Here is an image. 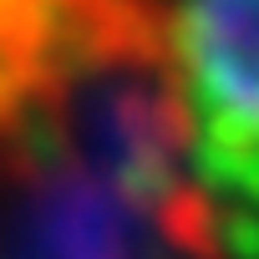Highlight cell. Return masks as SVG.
Instances as JSON below:
<instances>
[{
	"label": "cell",
	"mask_w": 259,
	"mask_h": 259,
	"mask_svg": "<svg viewBox=\"0 0 259 259\" xmlns=\"http://www.w3.org/2000/svg\"><path fill=\"white\" fill-rule=\"evenodd\" d=\"M168 76L213 239L259 259V0H178Z\"/></svg>",
	"instance_id": "cell-1"
},
{
	"label": "cell",
	"mask_w": 259,
	"mask_h": 259,
	"mask_svg": "<svg viewBox=\"0 0 259 259\" xmlns=\"http://www.w3.org/2000/svg\"><path fill=\"white\" fill-rule=\"evenodd\" d=\"M97 0H0V127L71 51Z\"/></svg>",
	"instance_id": "cell-2"
}]
</instances>
